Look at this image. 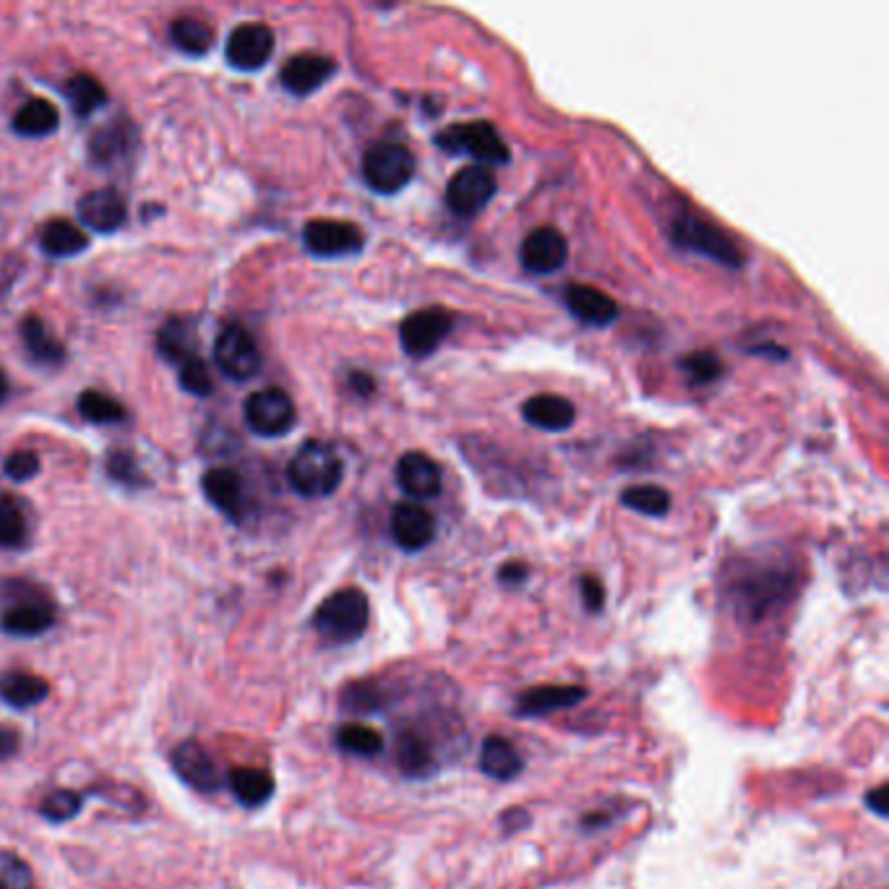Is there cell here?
<instances>
[{
	"label": "cell",
	"mask_w": 889,
	"mask_h": 889,
	"mask_svg": "<svg viewBox=\"0 0 889 889\" xmlns=\"http://www.w3.org/2000/svg\"><path fill=\"white\" fill-rule=\"evenodd\" d=\"M671 238L678 248L692 251V254L713 258L715 264L728 266V269H740L744 256L736 243H733L723 229L709 225L707 219L696 217L692 212H681L671 225Z\"/></svg>",
	"instance_id": "obj_6"
},
{
	"label": "cell",
	"mask_w": 889,
	"mask_h": 889,
	"mask_svg": "<svg viewBox=\"0 0 889 889\" xmlns=\"http://www.w3.org/2000/svg\"><path fill=\"white\" fill-rule=\"evenodd\" d=\"M345 464L335 447L324 441H306L295 451L287 467V480L303 499H326L343 483Z\"/></svg>",
	"instance_id": "obj_2"
},
{
	"label": "cell",
	"mask_w": 889,
	"mask_h": 889,
	"mask_svg": "<svg viewBox=\"0 0 889 889\" xmlns=\"http://www.w3.org/2000/svg\"><path fill=\"white\" fill-rule=\"evenodd\" d=\"M387 702H389L387 692H384V686L374 678L352 681V684H347L343 688V709L350 715L360 717L379 715L387 709Z\"/></svg>",
	"instance_id": "obj_33"
},
{
	"label": "cell",
	"mask_w": 889,
	"mask_h": 889,
	"mask_svg": "<svg viewBox=\"0 0 889 889\" xmlns=\"http://www.w3.org/2000/svg\"><path fill=\"white\" fill-rule=\"evenodd\" d=\"M79 217L89 229L94 233H115L123 227L125 217H129V206L121 191L115 188H94L79 198L76 204Z\"/></svg>",
	"instance_id": "obj_19"
},
{
	"label": "cell",
	"mask_w": 889,
	"mask_h": 889,
	"mask_svg": "<svg viewBox=\"0 0 889 889\" xmlns=\"http://www.w3.org/2000/svg\"><path fill=\"white\" fill-rule=\"evenodd\" d=\"M246 423L251 431L256 436H264V439H279V436L290 433L295 428V420H298V410H295V402L287 395L285 389L279 387H266L254 391L246 399Z\"/></svg>",
	"instance_id": "obj_8"
},
{
	"label": "cell",
	"mask_w": 889,
	"mask_h": 889,
	"mask_svg": "<svg viewBox=\"0 0 889 889\" xmlns=\"http://www.w3.org/2000/svg\"><path fill=\"white\" fill-rule=\"evenodd\" d=\"M524 420L532 428L545 433H561L569 431L576 420L574 405L561 395H535L522 405Z\"/></svg>",
	"instance_id": "obj_25"
},
{
	"label": "cell",
	"mask_w": 889,
	"mask_h": 889,
	"mask_svg": "<svg viewBox=\"0 0 889 889\" xmlns=\"http://www.w3.org/2000/svg\"><path fill=\"white\" fill-rule=\"evenodd\" d=\"M451 324L449 310L443 308H420L410 314L399 326V343H402V350L410 355V358H428L433 355L439 347L447 343Z\"/></svg>",
	"instance_id": "obj_10"
},
{
	"label": "cell",
	"mask_w": 889,
	"mask_h": 889,
	"mask_svg": "<svg viewBox=\"0 0 889 889\" xmlns=\"http://www.w3.org/2000/svg\"><path fill=\"white\" fill-rule=\"evenodd\" d=\"M105 470H108L110 478L117 480V483L129 486V488L146 486V478H144L142 467H139L136 457L129 454V451H110L108 462H105Z\"/></svg>",
	"instance_id": "obj_42"
},
{
	"label": "cell",
	"mask_w": 889,
	"mask_h": 889,
	"mask_svg": "<svg viewBox=\"0 0 889 889\" xmlns=\"http://www.w3.org/2000/svg\"><path fill=\"white\" fill-rule=\"evenodd\" d=\"M587 696V688L576 684H545L532 686L517 696V717H545L559 709L576 707Z\"/></svg>",
	"instance_id": "obj_20"
},
{
	"label": "cell",
	"mask_w": 889,
	"mask_h": 889,
	"mask_svg": "<svg viewBox=\"0 0 889 889\" xmlns=\"http://www.w3.org/2000/svg\"><path fill=\"white\" fill-rule=\"evenodd\" d=\"M397 483L415 501H431L441 493V467L426 451H407L397 462Z\"/></svg>",
	"instance_id": "obj_16"
},
{
	"label": "cell",
	"mask_w": 889,
	"mask_h": 889,
	"mask_svg": "<svg viewBox=\"0 0 889 889\" xmlns=\"http://www.w3.org/2000/svg\"><path fill=\"white\" fill-rule=\"evenodd\" d=\"M681 370L692 384H713L723 376V362L715 352H692L681 360Z\"/></svg>",
	"instance_id": "obj_43"
},
{
	"label": "cell",
	"mask_w": 889,
	"mask_h": 889,
	"mask_svg": "<svg viewBox=\"0 0 889 889\" xmlns=\"http://www.w3.org/2000/svg\"><path fill=\"white\" fill-rule=\"evenodd\" d=\"M580 592H582V603L590 613H600L605 607V587L597 576L584 574L580 580Z\"/></svg>",
	"instance_id": "obj_46"
},
{
	"label": "cell",
	"mask_w": 889,
	"mask_h": 889,
	"mask_svg": "<svg viewBox=\"0 0 889 889\" xmlns=\"http://www.w3.org/2000/svg\"><path fill=\"white\" fill-rule=\"evenodd\" d=\"M415 175V154L397 142H379L362 154V181L376 194H399Z\"/></svg>",
	"instance_id": "obj_7"
},
{
	"label": "cell",
	"mask_w": 889,
	"mask_h": 889,
	"mask_svg": "<svg viewBox=\"0 0 889 889\" xmlns=\"http://www.w3.org/2000/svg\"><path fill=\"white\" fill-rule=\"evenodd\" d=\"M133 146H136V129L129 121H115L89 139V157L94 165L113 170L129 160Z\"/></svg>",
	"instance_id": "obj_23"
},
{
	"label": "cell",
	"mask_w": 889,
	"mask_h": 889,
	"mask_svg": "<svg viewBox=\"0 0 889 889\" xmlns=\"http://www.w3.org/2000/svg\"><path fill=\"white\" fill-rule=\"evenodd\" d=\"M436 146L441 152L472 157L478 165H507L511 160L509 146L491 121L454 123L436 133Z\"/></svg>",
	"instance_id": "obj_5"
},
{
	"label": "cell",
	"mask_w": 889,
	"mask_h": 889,
	"mask_svg": "<svg viewBox=\"0 0 889 889\" xmlns=\"http://www.w3.org/2000/svg\"><path fill=\"white\" fill-rule=\"evenodd\" d=\"M480 773L495 783H511L522 775L524 759L517 746L503 736H488L480 746Z\"/></svg>",
	"instance_id": "obj_26"
},
{
	"label": "cell",
	"mask_w": 889,
	"mask_h": 889,
	"mask_svg": "<svg viewBox=\"0 0 889 889\" xmlns=\"http://www.w3.org/2000/svg\"><path fill=\"white\" fill-rule=\"evenodd\" d=\"M50 696V684L42 676L9 671L0 676V699L13 709H32Z\"/></svg>",
	"instance_id": "obj_27"
},
{
	"label": "cell",
	"mask_w": 889,
	"mask_h": 889,
	"mask_svg": "<svg viewBox=\"0 0 889 889\" xmlns=\"http://www.w3.org/2000/svg\"><path fill=\"white\" fill-rule=\"evenodd\" d=\"M214 362L227 379L248 381L262 370V352L248 329H243L241 324H227L222 326L214 343Z\"/></svg>",
	"instance_id": "obj_9"
},
{
	"label": "cell",
	"mask_w": 889,
	"mask_h": 889,
	"mask_svg": "<svg viewBox=\"0 0 889 889\" xmlns=\"http://www.w3.org/2000/svg\"><path fill=\"white\" fill-rule=\"evenodd\" d=\"M157 352L173 366H181L188 358L196 355V335L191 326L181 316H170L157 331Z\"/></svg>",
	"instance_id": "obj_29"
},
{
	"label": "cell",
	"mask_w": 889,
	"mask_h": 889,
	"mask_svg": "<svg viewBox=\"0 0 889 889\" xmlns=\"http://www.w3.org/2000/svg\"><path fill=\"white\" fill-rule=\"evenodd\" d=\"M19 733L0 723V759H9L19 752Z\"/></svg>",
	"instance_id": "obj_50"
},
{
	"label": "cell",
	"mask_w": 889,
	"mask_h": 889,
	"mask_svg": "<svg viewBox=\"0 0 889 889\" xmlns=\"http://www.w3.org/2000/svg\"><path fill=\"white\" fill-rule=\"evenodd\" d=\"M204 495L210 499V503L227 520L241 522L246 517V486H243L241 476L229 467H214L202 480Z\"/></svg>",
	"instance_id": "obj_22"
},
{
	"label": "cell",
	"mask_w": 889,
	"mask_h": 889,
	"mask_svg": "<svg viewBox=\"0 0 889 889\" xmlns=\"http://www.w3.org/2000/svg\"><path fill=\"white\" fill-rule=\"evenodd\" d=\"M11 125L19 136L42 139L58 131V125H61V113H58V108L50 100L34 98L29 100L27 105L19 108V113L13 115Z\"/></svg>",
	"instance_id": "obj_31"
},
{
	"label": "cell",
	"mask_w": 889,
	"mask_h": 889,
	"mask_svg": "<svg viewBox=\"0 0 889 889\" xmlns=\"http://www.w3.org/2000/svg\"><path fill=\"white\" fill-rule=\"evenodd\" d=\"M21 343L27 345L29 355L42 366H61L65 360V347L61 339H58L53 331L48 329V324L37 316H27L21 321Z\"/></svg>",
	"instance_id": "obj_30"
},
{
	"label": "cell",
	"mask_w": 889,
	"mask_h": 889,
	"mask_svg": "<svg viewBox=\"0 0 889 889\" xmlns=\"http://www.w3.org/2000/svg\"><path fill=\"white\" fill-rule=\"evenodd\" d=\"M177 381H181V387L194 397H206V395H212V389H214L210 366H206L198 355H194V358H188L177 366Z\"/></svg>",
	"instance_id": "obj_41"
},
{
	"label": "cell",
	"mask_w": 889,
	"mask_h": 889,
	"mask_svg": "<svg viewBox=\"0 0 889 889\" xmlns=\"http://www.w3.org/2000/svg\"><path fill=\"white\" fill-rule=\"evenodd\" d=\"M6 607L0 611V632L9 636H40L55 626V605L29 582L6 584Z\"/></svg>",
	"instance_id": "obj_4"
},
{
	"label": "cell",
	"mask_w": 889,
	"mask_h": 889,
	"mask_svg": "<svg viewBox=\"0 0 889 889\" xmlns=\"http://www.w3.org/2000/svg\"><path fill=\"white\" fill-rule=\"evenodd\" d=\"M63 92L71 102V110L79 117L98 113V110L108 102L105 86H102L94 76H89V73H76V76H71L65 81Z\"/></svg>",
	"instance_id": "obj_36"
},
{
	"label": "cell",
	"mask_w": 889,
	"mask_h": 889,
	"mask_svg": "<svg viewBox=\"0 0 889 889\" xmlns=\"http://www.w3.org/2000/svg\"><path fill=\"white\" fill-rule=\"evenodd\" d=\"M370 621L368 595L358 587L331 592L314 613V629L329 644H352L366 634Z\"/></svg>",
	"instance_id": "obj_3"
},
{
	"label": "cell",
	"mask_w": 889,
	"mask_h": 889,
	"mask_svg": "<svg viewBox=\"0 0 889 889\" xmlns=\"http://www.w3.org/2000/svg\"><path fill=\"white\" fill-rule=\"evenodd\" d=\"M170 40L181 53L202 58L212 50L214 29L196 17H181L170 24Z\"/></svg>",
	"instance_id": "obj_34"
},
{
	"label": "cell",
	"mask_w": 889,
	"mask_h": 889,
	"mask_svg": "<svg viewBox=\"0 0 889 889\" xmlns=\"http://www.w3.org/2000/svg\"><path fill=\"white\" fill-rule=\"evenodd\" d=\"M274 53V34L266 24H241L227 37V63L238 71H258Z\"/></svg>",
	"instance_id": "obj_13"
},
{
	"label": "cell",
	"mask_w": 889,
	"mask_h": 889,
	"mask_svg": "<svg viewBox=\"0 0 889 889\" xmlns=\"http://www.w3.org/2000/svg\"><path fill=\"white\" fill-rule=\"evenodd\" d=\"M350 387L358 391L360 397H368V395H374L376 384L368 374H350Z\"/></svg>",
	"instance_id": "obj_51"
},
{
	"label": "cell",
	"mask_w": 889,
	"mask_h": 889,
	"mask_svg": "<svg viewBox=\"0 0 889 889\" xmlns=\"http://www.w3.org/2000/svg\"><path fill=\"white\" fill-rule=\"evenodd\" d=\"M887 793H889L887 785H877V788H871V790L864 796L866 806H869V809H871L873 814H877V817H881V819H887V814H889V809H887Z\"/></svg>",
	"instance_id": "obj_49"
},
{
	"label": "cell",
	"mask_w": 889,
	"mask_h": 889,
	"mask_svg": "<svg viewBox=\"0 0 889 889\" xmlns=\"http://www.w3.org/2000/svg\"><path fill=\"white\" fill-rule=\"evenodd\" d=\"M6 397H9V379H6V374L0 370V402H3Z\"/></svg>",
	"instance_id": "obj_52"
},
{
	"label": "cell",
	"mask_w": 889,
	"mask_h": 889,
	"mask_svg": "<svg viewBox=\"0 0 889 889\" xmlns=\"http://www.w3.org/2000/svg\"><path fill=\"white\" fill-rule=\"evenodd\" d=\"M335 73L337 63L331 61V58L316 53H300L285 63L279 79H283V86L290 94H295V98H308V94L321 89Z\"/></svg>",
	"instance_id": "obj_21"
},
{
	"label": "cell",
	"mask_w": 889,
	"mask_h": 889,
	"mask_svg": "<svg viewBox=\"0 0 889 889\" xmlns=\"http://www.w3.org/2000/svg\"><path fill=\"white\" fill-rule=\"evenodd\" d=\"M613 821H616V811L595 809V811L584 814V817H582V829H584V832H597V829L611 827Z\"/></svg>",
	"instance_id": "obj_48"
},
{
	"label": "cell",
	"mask_w": 889,
	"mask_h": 889,
	"mask_svg": "<svg viewBox=\"0 0 889 889\" xmlns=\"http://www.w3.org/2000/svg\"><path fill=\"white\" fill-rule=\"evenodd\" d=\"M566 306L572 310L576 321L587 326H611L619 318V303L611 295L597 290L590 285H569L566 287Z\"/></svg>",
	"instance_id": "obj_24"
},
{
	"label": "cell",
	"mask_w": 889,
	"mask_h": 889,
	"mask_svg": "<svg viewBox=\"0 0 889 889\" xmlns=\"http://www.w3.org/2000/svg\"><path fill=\"white\" fill-rule=\"evenodd\" d=\"M229 788L243 806L256 809L274 796V777L262 767H235L229 773Z\"/></svg>",
	"instance_id": "obj_32"
},
{
	"label": "cell",
	"mask_w": 889,
	"mask_h": 889,
	"mask_svg": "<svg viewBox=\"0 0 889 889\" xmlns=\"http://www.w3.org/2000/svg\"><path fill=\"white\" fill-rule=\"evenodd\" d=\"M40 472V457L34 451H13V454L6 459V476L17 483H24V480L34 478Z\"/></svg>",
	"instance_id": "obj_45"
},
{
	"label": "cell",
	"mask_w": 889,
	"mask_h": 889,
	"mask_svg": "<svg viewBox=\"0 0 889 889\" xmlns=\"http://www.w3.org/2000/svg\"><path fill=\"white\" fill-rule=\"evenodd\" d=\"M798 584H801V574L785 561L744 559L728 572L725 595L740 621L759 624L790 603Z\"/></svg>",
	"instance_id": "obj_1"
},
{
	"label": "cell",
	"mask_w": 889,
	"mask_h": 889,
	"mask_svg": "<svg viewBox=\"0 0 889 889\" xmlns=\"http://www.w3.org/2000/svg\"><path fill=\"white\" fill-rule=\"evenodd\" d=\"M81 809H84V798H81L76 790H69V788L50 790L40 804L42 817L48 821H58V825H61V821L76 819Z\"/></svg>",
	"instance_id": "obj_40"
},
{
	"label": "cell",
	"mask_w": 889,
	"mask_h": 889,
	"mask_svg": "<svg viewBox=\"0 0 889 889\" xmlns=\"http://www.w3.org/2000/svg\"><path fill=\"white\" fill-rule=\"evenodd\" d=\"M29 540V520L21 501L11 493H0V548L17 551Z\"/></svg>",
	"instance_id": "obj_35"
},
{
	"label": "cell",
	"mask_w": 889,
	"mask_h": 889,
	"mask_svg": "<svg viewBox=\"0 0 889 889\" xmlns=\"http://www.w3.org/2000/svg\"><path fill=\"white\" fill-rule=\"evenodd\" d=\"M520 262L532 274H553L569 262V241L555 227H538L524 238Z\"/></svg>",
	"instance_id": "obj_15"
},
{
	"label": "cell",
	"mask_w": 889,
	"mask_h": 889,
	"mask_svg": "<svg viewBox=\"0 0 889 889\" xmlns=\"http://www.w3.org/2000/svg\"><path fill=\"white\" fill-rule=\"evenodd\" d=\"M391 538L407 553L423 551L436 538L433 514L415 501L397 503L391 511Z\"/></svg>",
	"instance_id": "obj_17"
},
{
	"label": "cell",
	"mask_w": 889,
	"mask_h": 889,
	"mask_svg": "<svg viewBox=\"0 0 889 889\" xmlns=\"http://www.w3.org/2000/svg\"><path fill=\"white\" fill-rule=\"evenodd\" d=\"M303 243L308 254L318 258H343L360 254L366 246V235L355 222L314 219L303 227Z\"/></svg>",
	"instance_id": "obj_11"
},
{
	"label": "cell",
	"mask_w": 889,
	"mask_h": 889,
	"mask_svg": "<svg viewBox=\"0 0 889 889\" xmlns=\"http://www.w3.org/2000/svg\"><path fill=\"white\" fill-rule=\"evenodd\" d=\"M337 746L352 757H379L384 752V736L366 723H345L337 730Z\"/></svg>",
	"instance_id": "obj_38"
},
{
	"label": "cell",
	"mask_w": 889,
	"mask_h": 889,
	"mask_svg": "<svg viewBox=\"0 0 889 889\" xmlns=\"http://www.w3.org/2000/svg\"><path fill=\"white\" fill-rule=\"evenodd\" d=\"M530 580V566L524 561H507L499 569V582L507 584V587H520Z\"/></svg>",
	"instance_id": "obj_47"
},
{
	"label": "cell",
	"mask_w": 889,
	"mask_h": 889,
	"mask_svg": "<svg viewBox=\"0 0 889 889\" xmlns=\"http://www.w3.org/2000/svg\"><path fill=\"white\" fill-rule=\"evenodd\" d=\"M0 889H9V887H6V885H3V879H0Z\"/></svg>",
	"instance_id": "obj_53"
},
{
	"label": "cell",
	"mask_w": 889,
	"mask_h": 889,
	"mask_svg": "<svg viewBox=\"0 0 889 889\" xmlns=\"http://www.w3.org/2000/svg\"><path fill=\"white\" fill-rule=\"evenodd\" d=\"M495 175L491 167L470 165L462 167L459 173L447 183V206L457 217H476L488 206V202L495 196Z\"/></svg>",
	"instance_id": "obj_12"
},
{
	"label": "cell",
	"mask_w": 889,
	"mask_h": 889,
	"mask_svg": "<svg viewBox=\"0 0 889 889\" xmlns=\"http://www.w3.org/2000/svg\"><path fill=\"white\" fill-rule=\"evenodd\" d=\"M0 879L9 889H32L29 866L13 854H0Z\"/></svg>",
	"instance_id": "obj_44"
},
{
	"label": "cell",
	"mask_w": 889,
	"mask_h": 889,
	"mask_svg": "<svg viewBox=\"0 0 889 889\" xmlns=\"http://www.w3.org/2000/svg\"><path fill=\"white\" fill-rule=\"evenodd\" d=\"M397 767L407 780H428L439 773V757L431 736L418 728H407L397 738Z\"/></svg>",
	"instance_id": "obj_18"
},
{
	"label": "cell",
	"mask_w": 889,
	"mask_h": 889,
	"mask_svg": "<svg viewBox=\"0 0 889 889\" xmlns=\"http://www.w3.org/2000/svg\"><path fill=\"white\" fill-rule=\"evenodd\" d=\"M79 415L92 426H117L125 420V407L102 391L86 389L79 395Z\"/></svg>",
	"instance_id": "obj_37"
},
{
	"label": "cell",
	"mask_w": 889,
	"mask_h": 889,
	"mask_svg": "<svg viewBox=\"0 0 889 889\" xmlns=\"http://www.w3.org/2000/svg\"><path fill=\"white\" fill-rule=\"evenodd\" d=\"M170 765H173L175 775L198 793H212L219 790L222 775L214 759L210 757V752L198 744V740H181L170 754Z\"/></svg>",
	"instance_id": "obj_14"
},
{
	"label": "cell",
	"mask_w": 889,
	"mask_h": 889,
	"mask_svg": "<svg viewBox=\"0 0 889 889\" xmlns=\"http://www.w3.org/2000/svg\"><path fill=\"white\" fill-rule=\"evenodd\" d=\"M621 503L644 517H665L671 509V493L661 486H632L621 493Z\"/></svg>",
	"instance_id": "obj_39"
},
{
	"label": "cell",
	"mask_w": 889,
	"mask_h": 889,
	"mask_svg": "<svg viewBox=\"0 0 889 889\" xmlns=\"http://www.w3.org/2000/svg\"><path fill=\"white\" fill-rule=\"evenodd\" d=\"M89 238L69 219H50L40 227V248L53 258H71L86 251Z\"/></svg>",
	"instance_id": "obj_28"
}]
</instances>
